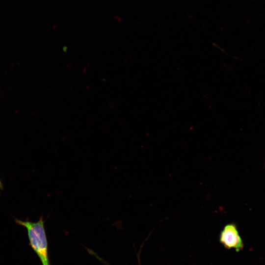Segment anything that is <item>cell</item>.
Wrapping results in <instances>:
<instances>
[{
	"instance_id": "obj_3",
	"label": "cell",
	"mask_w": 265,
	"mask_h": 265,
	"mask_svg": "<svg viewBox=\"0 0 265 265\" xmlns=\"http://www.w3.org/2000/svg\"><path fill=\"white\" fill-rule=\"evenodd\" d=\"M2 188V185L1 181L0 180V190Z\"/></svg>"
},
{
	"instance_id": "obj_2",
	"label": "cell",
	"mask_w": 265,
	"mask_h": 265,
	"mask_svg": "<svg viewBox=\"0 0 265 265\" xmlns=\"http://www.w3.org/2000/svg\"><path fill=\"white\" fill-rule=\"evenodd\" d=\"M219 241L226 248L234 249L237 252L242 250L244 246L237 227L234 223L225 226L220 233Z\"/></svg>"
},
{
	"instance_id": "obj_1",
	"label": "cell",
	"mask_w": 265,
	"mask_h": 265,
	"mask_svg": "<svg viewBox=\"0 0 265 265\" xmlns=\"http://www.w3.org/2000/svg\"><path fill=\"white\" fill-rule=\"evenodd\" d=\"M17 224L25 227L27 231L29 244L40 259L42 265H50L48 242L42 216L37 222L15 219Z\"/></svg>"
}]
</instances>
